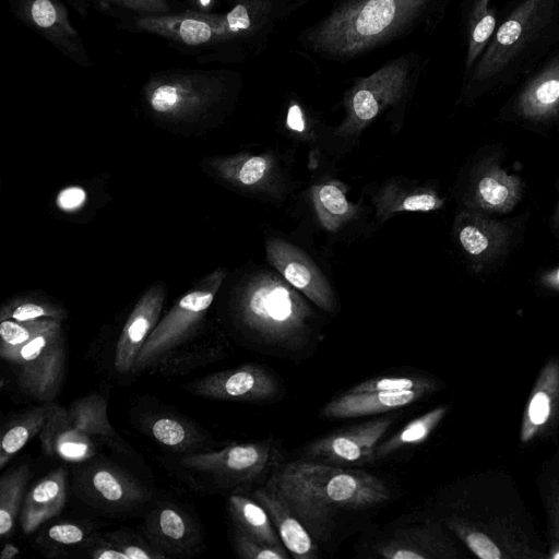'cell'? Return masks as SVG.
Instances as JSON below:
<instances>
[{
  "instance_id": "1",
  "label": "cell",
  "mask_w": 559,
  "mask_h": 559,
  "mask_svg": "<svg viewBox=\"0 0 559 559\" xmlns=\"http://www.w3.org/2000/svg\"><path fill=\"white\" fill-rule=\"evenodd\" d=\"M443 525L480 559H545L546 543L511 477L485 472L465 493L463 511Z\"/></svg>"
},
{
  "instance_id": "2",
  "label": "cell",
  "mask_w": 559,
  "mask_h": 559,
  "mask_svg": "<svg viewBox=\"0 0 559 559\" xmlns=\"http://www.w3.org/2000/svg\"><path fill=\"white\" fill-rule=\"evenodd\" d=\"M314 539L324 540L342 512L362 511L389 500L390 488L377 475L313 460L288 462L266 483Z\"/></svg>"
},
{
  "instance_id": "3",
  "label": "cell",
  "mask_w": 559,
  "mask_h": 559,
  "mask_svg": "<svg viewBox=\"0 0 559 559\" xmlns=\"http://www.w3.org/2000/svg\"><path fill=\"white\" fill-rule=\"evenodd\" d=\"M433 0H342L302 34L304 45L331 60H349L417 26Z\"/></svg>"
},
{
  "instance_id": "4",
  "label": "cell",
  "mask_w": 559,
  "mask_h": 559,
  "mask_svg": "<svg viewBox=\"0 0 559 559\" xmlns=\"http://www.w3.org/2000/svg\"><path fill=\"white\" fill-rule=\"evenodd\" d=\"M310 310L292 285L272 273L250 278L237 300L241 324L263 341L282 347L301 344Z\"/></svg>"
},
{
  "instance_id": "5",
  "label": "cell",
  "mask_w": 559,
  "mask_h": 559,
  "mask_svg": "<svg viewBox=\"0 0 559 559\" xmlns=\"http://www.w3.org/2000/svg\"><path fill=\"white\" fill-rule=\"evenodd\" d=\"M225 277V269L217 267L199 281L169 309L142 346L132 367V374L151 370L193 337Z\"/></svg>"
},
{
  "instance_id": "6",
  "label": "cell",
  "mask_w": 559,
  "mask_h": 559,
  "mask_svg": "<svg viewBox=\"0 0 559 559\" xmlns=\"http://www.w3.org/2000/svg\"><path fill=\"white\" fill-rule=\"evenodd\" d=\"M418 72L417 56L404 55L358 79L345 95V118L337 134H359L384 109L406 95Z\"/></svg>"
},
{
  "instance_id": "7",
  "label": "cell",
  "mask_w": 559,
  "mask_h": 559,
  "mask_svg": "<svg viewBox=\"0 0 559 559\" xmlns=\"http://www.w3.org/2000/svg\"><path fill=\"white\" fill-rule=\"evenodd\" d=\"M555 0H523L495 31L475 64L472 80L492 81L503 74L550 21Z\"/></svg>"
},
{
  "instance_id": "8",
  "label": "cell",
  "mask_w": 559,
  "mask_h": 559,
  "mask_svg": "<svg viewBox=\"0 0 559 559\" xmlns=\"http://www.w3.org/2000/svg\"><path fill=\"white\" fill-rule=\"evenodd\" d=\"M13 366L19 388L28 396L51 402L59 393L66 371V347L61 325L23 345L0 349Z\"/></svg>"
},
{
  "instance_id": "9",
  "label": "cell",
  "mask_w": 559,
  "mask_h": 559,
  "mask_svg": "<svg viewBox=\"0 0 559 559\" xmlns=\"http://www.w3.org/2000/svg\"><path fill=\"white\" fill-rule=\"evenodd\" d=\"M273 455L269 443L250 442L186 454L178 464L189 474L211 480L218 488H230L250 483L263 474Z\"/></svg>"
},
{
  "instance_id": "10",
  "label": "cell",
  "mask_w": 559,
  "mask_h": 559,
  "mask_svg": "<svg viewBox=\"0 0 559 559\" xmlns=\"http://www.w3.org/2000/svg\"><path fill=\"white\" fill-rule=\"evenodd\" d=\"M73 486L86 503L114 512L140 507L152 495L129 473L107 462H93L76 471Z\"/></svg>"
},
{
  "instance_id": "11",
  "label": "cell",
  "mask_w": 559,
  "mask_h": 559,
  "mask_svg": "<svg viewBox=\"0 0 559 559\" xmlns=\"http://www.w3.org/2000/svg\"><path fill=\"white\" fill-rule=\"evenodd\" d=\"M396 417V414L383 415L326 435L306 447V456L335 466L372 462L378 444Z\"/></svg>"
},
{
  "instance_id": "12",
  "label": "cell",
  "mask_w": 559,
  "mask_h": 559,
  "mask_svg": "<svg viewBox=\"0 0 559 559\" xmlns=\"http://www.w3.org/2000/svg\"><path fill=\"white\" fill-rule=\"evenodd\" d=\"M190 394L219 401L262 403L278 393L275 377L257 364L209 373L182 386Z\"/></svg>"
},
{
  "instance_id": "13",
  "label": "cell",
  "mask_w": 559,
  "mask_h": 559,
  "mask_svg": "<svg viewBox=\"0 0 559 559\" xmlns=\"http://www.w3.org/2000/svg\"><path fill=\"white\" fill-rule=\"evenodd\" d=\"M266 259L296 290L324 311L336 308L334 293L317 264L298 247L280 238L265 243Z\"/></svg>"
},
{
  "instance_id": "14",
  "label": "cell",
  "mask_w": 559,
  "mask_h": 559,
  "mask_svg": "<svg viewBox=\"0 0 559 559\" xmlns=\"http://www.w3.org/2000/svg\"><path fill=\"white\" fill-rule=\"evenodd\" d=\"M373 551L386 559H453L457 548L441 523L428 522L396 530Z\"/></svg>"
},
{
  "instance_id": "15",
  "label": "cell",
  "mask_w": 559,
  "mask_h": 559,
  "mask_svg": "<svg viewBox=\"0 0 559 559\" xmlns=\"http://www.w3.org/2000/svg\"><path fill=\"white\" fill-rule=\"evenodd\" d=\"M143 534L166 557L193 555L202 544L200 530L191 516L167 502L156 504L146 515Z\"/></svg>"
},
{
  "instance_id": "16",
  "label": "cell",
  "mask_w": 559,
  "mask_h": 559,
  "mask_svg": "<svg viewBox=\"0 0 559 559\" xmlns=\"http://www.w3.org/2000/svg\"><path fill=\"white\" fill-rule=\"evenodd\" d=\"M165 296L164 285L155 283L129 314L115 346L114 367L119 373L131 372L142 346L158 323Z\"/></svg>"
},
{
  "instance_id": "17",
  "label": "cell",
  "mask_w": 559,
  "mask_h": 559,
  "mask_svg": "<svg viewBox=\"0 0 559 559\" xmlns=\"http://www.w3.org/2000/svg\"><path fill=\"white\" fill-rule=\"evenodd\" d=\"M559 428V356L545 364L534 384L521 427V441L551 437Z\"/></svg>"
},
{
  "instance_id": "18",
  "label": "cell",
  "mask_w": 559,
  "mask_h": 559,
  "mask_svg": "<svg viewBox=\"0 0 559 559\" xmlns=\"http://www.w3.org/2000/svg\"><path fill=\"white\" fill-rule=\"evenodd\" d=\"M522 191L523 183L519 177L509 175L497 163L487 160L475 171L469 203L485 212L507 213L521 200Z\"/></svg>"
},
{
  "instance_id": "19",
  "label": "cell",
  "mask_w": 559,
  "mask_h": 559,
  "mask_svg": "<svg viewBox=\"0 0 559 559\" xmlns=\"http://www.w3.org/2000/svg\"><path fill=\"white\" fill-rule=\"evenodd\" d=\"M43 452L47 456L71 462L92 457L96 448L93 439L75 426L68 408L51 404L49 417L39 433Z\"/></svg>"
},
{
  "instance_id": "20",
  "label": "cell",
  "mask_w": 559,
  "mask_h": 559,
  "mask_svg": "<svg viewBox=\"0 0 559 559\" xmlns=\"http://www.w3.org/2000/svg\"><path fill=\"white\" fill-rule=\"evenodd\" d=\"M429 392L423 390L402 392H361L344 394L331 400L322 408L328 419H348L393 412L421 400Z\"/></svg>"
},
{
  "instance_id": "21",
  "label": "cell",
  "mask_w": 559,
  "mask_h": 559,
  "mask_svg": "<svg viewBox=\"0 0 559 559\" xmlns=\"http://www.w3.org/2000/svg\"><path fill=\"white\" fill-rule=\"evenodd\" d=\"M269 513L284 547L296 559H317L318 546L302 522L289 507L269 487H260L252 492Z\"/></svg>"
},
{
  "instance_id": "22",
  "label": "cell",
  "mask_w": 559,
  "mask_h": 559,
  "mask_svg": "<svg viewBox=\"0 0 559 559\" xmlns=\"http://www.w3.org/2000/svg\"><path fill=\"white\" fill-rule=\"evenodd\" d=\"M67 501V471L59 467L40 479L24 497L19 515L24 534L57 516Z\"/></svg>"
},
{
  "instance_id": "23",
  "label": "cell",
  "mask_w": 559,
  "mask_h": 559,
  "mask_svg": "<svg viewBox=\"0 0 559 559\" xmlns=\"http://www.w3.org/2000/svg\"><path fill=\"white\" fill-rule=\"evenodd\" d=\"M456 239L464 252L477 262H487L506 246L509 229L476 212H462L454 224Z\"/></svg>"
},
{
  "instance_id": "24",
  "label": "cell",
  "mask_w": 559,
  "mask_h": 559,
  "mask_svg": "<svg viewBox=\"0 0 559 559\" xmlns=\"http://www.w3.org/2000/svg\"><path fill=\"white\" fill-rule=\"evenodd\" d=\"M207 164L219 179L243 190H266L275 178V160L271 154L241 153L210 158Z\"/></svg>"
},
{
  "instance_id": "25",
  "label": "cell",
  "mask_w": 559,
  "mask_h": 559,
  "mask_svg": "<svg viewBox=\"0 0 559 559\" xmlns=\"http://www.w3.org/2000/svg\"><path fill=\"white\" fill-rule=\"evenodd\" d=\"M141 427L160 445L185 454L204 449L209 439L194 423L168 412L146 415Z\"/></svg>"
},
{
  "instance_id": "26",
  "label": "cell",
  "mask_w": 559,
  "mask_h": 559,
  "mask_svg": "<svg viewBox=\"0 0 559 559\" xmlns=\"http://www.w3.org/2000/svg\"><path fill=\"white\" fill-rule=\"evenodd\" d=\"M516 110L521 117L534 121L559 114V57L524 86L516 99Z\"/></svg>"
},
{
  "instance_id": "27",
  "label": "cell",
  "mask_w": 559,
  "mask_h": 559,
  "mask_svg": "<svg viewBox=\"0 0 559 559\" xmlns=\"http://www.w3.org/2000/svg\"><path fill=\"white\" fill-rule=\"evenodd\" d=\"M377 215L382 221L402 212H430L443 206L444 200L432 189L391 181L374 199Z\"/></svg>"
},
{
  "instance_id": "28",
  "label": "cell",
  "mask_w": 559,
  "mask_h": 559,
  "mask_svg": "<svg viewBox=\"0 0 559 559\" xmlns=\"http://www.w3.org/2000/svg\"><path fill=\"white\" fill-rule=\"evenodd\" d=\"M69 414L78 428L118 452L130 453L129 444L116 432L107 415V401L100 394H90L73 401Z\"/></svg>"
},
{
  "instance_id": "29",
  "label": "cell",
  "mask_w": 559,
  "mask_h": 559,
  "mask_svg": "<svg viewBox=\"0 0 559 559\" xmlns=\"http://www.w3.org/2000/svg\"><path fill=\"white\" fill-rule=\"evenodd\" d=\"M52 402H44L38 406L24 409L16 414L2 428L0 442V467L3 468L9 461L43 430Z\"/></svg>"
},
{
  "instance_id": "30",
  "label": "cell",
  "mask_w": 559,
  "mask_h": 559,
  "mask_svg": "<svg viewBox=\"0 0 559 559\" xmlns=\"http://www.w3.org/2000/svg\"><path fill=\"white\" fill-rule=\"evenodd\" d=\"M227 509L236 530L267 545L284 547L269 513L254 498L231 495Z\"/></svg>"
},
{
  "instance_id": "31",
  "label": "cell",
  "mask_w": 559,
  "mask_h": 559,
  "mask_svg": "<svg viewBox=\"0 0 559 559\" xmlns=\"http://www.w3.org/2000/svg\"><path fill=\"white\" fill-rule=\"evenodd\" d=\"M311 200L321 226L335 231L353 219L356 206L347 200L345 187L337 181H324L311 188Z\"/></svg>"
},
{
  "instance_id": "32",
  "label": "cell",
  "mask_w": 559,
  "mask_h": 559,
  "mask_svg": "<svg viewBox=\"0 0 559 559\" xmlns=\"http://www.w3.org/2000/svg\"><path fill=\"white\" fill-rule=\"evenodd\" d=\"M537 485L546 514L547 558L559 559V451L543 464Z\"/></svg>"
},
{
  "instance_id": "33",
  "label": "cell",
  "mask_w": 559,
  "mask_h": 559,
  "mask_svg": "<svg viewBox=\"0 0 559 559\" xmlns=\"http://www.w3.org/2000/svg\"><path fill=\"white\" fill-rule=\"evenodd\" d=\"M447 412L448 407L442 405L414 418L401 430L389 438L383 439L378 444L374 453V460L385 457L405 448L423 443L438 427Z\"/></svg>"
},
{
  "instance_id": "34",
  "label": "cell",
  "mask_w": 559,
  "mask_h": 559,
  "mask_svg": "<svg viewBox=\"0 0 559 559\" xmlns=\"http://www.w3.org/2000/svg\"><path fill=\"white\" fill-rule=\"evenodd\" d=\"M31 476L27 463L7 471L0 478V535L11 534L20 515Z\"/></svg>"
},
{
  "instance_id": "35",
  "label": "cell",
  "mask_w": 559,
  "mask_h": 559,
  "mask_svg": "<svg viewBox=\"0 0 559 559\" xmlns=\"http://www.w3.org/2000/svg\"><path fill=\"white\" fill-rule=\"evenodd\" d=\"M491 0H473L466 20L465 70H469L486 49L496 31Z\"/></svg>"
},
{
  "instance_id": "36",
  "label": "cell",
  "mask_w": 559,
  "mask_h": 559,
  "mask_svg": "<svg viewBox=\"0 0 559 559\" xmlns=\"http://www.w3.org/2000/svg\"><path fill=\"white\" fill-rule=\"evenodd\" d=\"M221 350L218 346L201 345L187 347V345H183L157 362L151 371L164 377L185 374L199 366L219 359Z\"/></svg>"
},
{
  "instance_id": "37",
  "label": "cell",
  "mask_w": 559,
  "mask_h": 559,
  "mask_svg": "<svg viewBox=\"0 0 559 559\" xmlns=\"http://www.w3.org/2000/svg\"><path fill=\"white\" fill-rule=\"evenodd\" d=\"M90 534L79 523L59 522L41 531L36 538V543L50 556H61L72 547H83Z\"/></svg>"
},
{
  "instance_id": "38",
  "label": "cell",
  "mask_w": 559,
  "mask_h": 559,
  "mask_svg": "<svg viewBox=\"0 0 559 559\" xmlns=\"http://www.w3.org/2000/svg\"><path fill=\"white\" fill-rule=\"evenodd\" d=\"M67 311L59 305L27 297L5 302L0 310V320L32 321L39 319L64 320Z\"/></svg>"
},
{
  "instance_id": "39",
  "label": "cell",
  "mask_w": 559,
  "mask_h": 559,
  "mask_svg": "<svg viewBox=\"0 0 559 559\" xmlns=\"http://www.w3.org/2000/svg\"><path fill=\"white\" fill-rule=\"evenodd\" d=\"M438 389V382L431 378L418 376H389L368 379L350 388L347 392H402L423 390L431 394Z\"/></svg>"
},
{
  "instance_id": "40",
  "label": "cell",
  "mask_w": 559,
  "mask_h": 559,
  "mask_svg": "<svg viewBox=\"0 0 559 559\" xmlns=\"http://www.w3.org/2000/svg\"><path fill=\"white\" fill-rule=\"evenodd\" d=\"M61 322L55 319L32 321L2 320L0 323V349L23 345L37 335L60 326Z\"/></svg>"
},
{
  "instance_id": "41",
  "label": "cell",
  "mask_w": 559,
  "mask_h": 559,
  "mask_svg": "<svg viewBox=\"0 0 559 559\" xmlns=\"http://www.w3.org/2000/svg\"><path fill=\"white\" fill-rule=\"evenodd\" d=\"M105 536L129 559H160L166 556L157 550L145 537L136 533L120 530L106 533Z\"/></svg>"
},
{
  "instance_id": "42",
  "label": "cell",
  "mask_w": 559,
  "mask_h": 559,
  "mask_svg": "<svg viewBox=\"0 0 559 559\" xmlns=\"http://www.w3.org/2000/svg\"><path fill=\"white\" fill-rule=\"evenodd\" d=\"M236 552L242 559H286L284 547H275L250 537L236 530L234 534Z\"/></svg>"
},
{
  "instance_id": "43",
  "label": "cell",
  "mask_w": 559,
  "mask_h": 559,
  "mask_svg": "<svg viewBox=\"0 0 559 559\" xmlns=\"http://www.w3.org/2000/svg\"><path fill=\"white\" fill-rule=\"evenodd\" d=\"M191 98L182 90L174 85H162L154 90L150 103L154 111L162 115H177L189 107Z\"/></svg>"
},
{
  "instance_id": "44",
  "label": "cell",
  "mask_w": 559,
  "mask_h": 559,
  "mask_svg": "<svg viewBox=\"0 0 559 559\" xmlns=\"http://www.w3.org/2000/svg\"><path fill=\"white\" fill-rule=\"evenodd\" d=\"M94 559H129L105 535L91 533L83 547Z\"/></svg>"
},
{
  "instance_id": "45",
  "label": "cell",
  "mask_w": 559,
  "mask_h": 559,
  "mask_svg": "<svg viewBox=\"0 0 559 559\" xmlns=\"http://www.w3.org/2000/svg\"><path fill=\"white\" fill-rule=\"evenodd\" d=\"M179 34L186 44L198 45L211 38L212 28L206 22L189 19L180 24Z\"/></svg>"
},
{
  "instance_id": "46",
  "label": "cell",
  "mask_w": 559,
  "mask_h": 559,
  "mask_svg": "<svg viewBox=\"0 0 559 559\" xmlns=\"http://www.w3.org/2000/svg\"><path fill=\"white\" fill-rule=\"evenodd\" d=\"M228 29L233 33L252 28V22L243 3L236 4L226 16Z\"/></svg>"
},
{
  "instance_id": "47",
  "label": "cell",
  "mask_w": 559,
  "mask_h": 559,
  "mask_svg": "<svg viewBox=\"0 0 559 559\" xmlns=\"http://www.w3.org/2000/svg\"><path fill=\"white\" fill-rule=\"evenodd\" d=\"M32 16L41 27H48L56 21V10L49 0H36L32 5Z\"/></svg>"
},
{
  "instance_id": "48",
  "label": "cell",
  "mask_w": 559,
  "mask_h": 559,
  "mask_svg": "<svg viewBox=\"0 0 559 559\" xmlns=\"http://www.w3.org/2000/svg\"><path fill=\"white\" fill-rule=\"evenodd\" d=\"M84 202L85 192L83 189L78 187H71L62 190L57 198L59 207L66 211L76 210Z\"/></svg>"
},
{
  "instance_id": "49",
  "label": "cell",
  "mask_w": 559,
  "mask_h": 559,
  "mask_svg": "<svg viewBox=\"0 0 559 559\" xmlns=\"http://www.w3.org/2000/svg\"><path fill=\"white\" fill-rule=\"evenodd\" d=\"M306 122V116L300 105L292 102L286 116L287 128L296 133H302L307 127Z\"/></svg>"
},
{
  "instance_id": "50",
  "label": "cell",
  "mask_w": 559,
  "mask_h": 559,
  "mask_svg": "<svg viewBox=\"0 0 559 559\" xmlns=\"http://www.w3.org/2000/svg\"><path fill=\"white\" fill-rule=\"evenodd\" d=\"M19 554V548L16 546H14L13 544H5L2 551H1V555H0V558L1 559H11L13 557H15L16 555Z\"/></svg>"
},
{
  "instance_id": "51",
  "label": "cell",
  "mask_w": 559,
  "mask_h": 559,
  "mask_svg": "<svg viewBox=\"0 0 559 559\" xmlns=\"http://www.w3.org/2000/svg\"><path fill=\"white\" fill-rule=\"evenodd\" d=\"M552 223L555 227L559 230V201L554 213Z\"/></svg>"
},
{
  "instance_id": "52",
  "label": "cell",
  "mask_w": 559,
  "mask_h": 559,
  "mask_svg": "<svg viewBox=\"0 0 559 559\" xmlns=\"http://www.w3.org/2000/svg\"><path fill=\"white\" fill-rule=\"evenodd\" d=\"M551 284L559 287V269L551 275Z\"/></svg>"
},
{
  "instance_id": "53",
  "label": "cell",
  "mask_w": 559,
  "mask_h": 559,
  "mask_svg": "<svg viewBox=\"0 0 559 559\" xmlns=\"http://www.w3.org/2000/svg\"><path fill=\"white\" fill-rule=\"evenodd\" d=\"M200 2L203 7H207L210 4L211 0H200Z\"/></svg>"
}]
</instances>
